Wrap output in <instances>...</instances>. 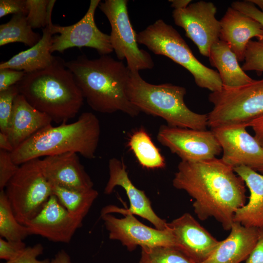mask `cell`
Returning <instances> with one entry per match:
<instances>
[{"instance_id":"obj_1","label":"cell","mask_w":263,"mask_h":263,"mask_svg":"<svg viewBox=\"0 0 263 263\" xmlns=\"http://www.w3.org/2000/svg\"><path fill=\"white\" fill-rule=\"evenodd\" d=\"M172 185L193 198L200 220L214 218L225 230H230L236 211L246 204L244 181L221 158L181 161Z\"/></svg>"},{"instance_id":"obj_2","label":"cell","mask_w":263,"mask_h":263,"mask_svg":"<svg viewBox=\"0 0 263 263\" xmlns=\"http://www.w3.org/2000/svg\"><path fill=\"white\" fill-rule=\"evenodd\" d=\"M89 106L104 113L121 112L131 117L139 110L127 95L130 70L122 61L109 55L90 59L85 55L65 61Z\"/></svg>"},{"instance_id":"obj_3","label":"cell","mask_w":263,"mask_h":263,"mask_svg":"<svg viewBox=\"0 0 263 263\" xmlns=\"http://www.w3.org/2000/svg\"><path fill=\"white\" fill-rule=\"evenodd\" d=\"M16 85L30 104L56 123L74 118L83 103L73 74L58 57L44 69L26 73Z\"/></svg>"},{"instance_id":"obj_4","label":"cell","mask_w":263,"mask_h":263,"mask_svg":"<svg viewBox=\"0 0 263 263\" xmlns=\"http://www.w3.org/2000/svg\"><path fill=\"white\" fill-rule=\"evenodd\" d=\"M100 132L96 115L84 112L74 122L51 125L40 130L15 148L11 156L19 166L33 159L67 152L92 159L95 157Z\"/></svg>"},{"instance_id":"obj_5","label":"cell","mask_w":263,"mask_h":263,"mask_svg":"<svg viewBox=\"0 0 263 263\" xmlns=\"http://www.w3.org/2000/svg\"><path fill=\"white\" fill-rule=\"evenodd\" d=\"M185 88L164 83L155 85L144 80L138 71H130L127 95L139 111L162 118L172 127L205 130L207 114L190 110L184 102Z\"/></svg>"},{"instance_id":"obj_6","label":"cell","mask_w":263,"mask_h":263,"mask_svg":"<svg viewBox=\"0 0 263 263\" xmlns=\"http://www.w3.org/2000/svg\"><path fill=\"white\" fill-rule=\"evenodd\" d=\"M136 39L154 54L167 56L186 69L199 87L211 92L223 88L218 73L200 62L180 34L163 20H157L137 33Z\"/></svg>"},{"instance_id":"obj_7","label":"cell","mask_w":263,"mask_h":263,"mask_svg":"<svg viewBox=\"0 0 263 263\" xmlns=\"http://www.w3.org/2000/svg\"><path fill=\"white\" fill-rule=\"evenodd\" d=\"M209 101L213 105L207 114L211 129L241 126L263 114V78L238 87L223 86L211 92Z\"/></svg>"},{"instance_id":"obj_8","label":"cell","mask_w":263,"mask_h":263,"mask_svg":"<svg viewBox=\"0 0 263 263\" xmlns=\"http://www.w3.org/2000/svg\"><path fill=\"white\" fill-rule=\"evenodd\" d=\"M4 191L17 220L25 225L40 211L52 194V185L43 172L41 159H33L19 165Z\"/></svg>"},{"instance_id":"obj_9","label":"cell","mask_w":263,"mask_h":263,"mask_svg":"<svg viewBox=\"0 0 263 263\" xmlns=\"http://www.w3.org/2000/svg\"><path fill=\"white\" fill-rule=\"evenodd\" d=\"M127 0H105L98 7L111 27V43L117 58L125 59L131 71L151 69L154 64L150 55L139 48L136 35L130 20Z\"/></svg>"},{"instance_id":"obj_10","label":"cell","mask_w":263,"mask_h":263,"mask_svg":"<svg viewBox=\"0 0 263 263\" xmlns=\"http://www.w3.org/2000/svg\"><path fill=\"white\" fill-rule=\"evenodd\" d=\"M101 218L109 232V239L120 241L130 251L138 246L141 248L158 246L174 247L173 235L168 226L163 230L148 226L132 214L113 205L102 208Z\"/></svg>"},{"instance_id":"obj_11","label":"cell","mask_w":263,"mask_h":263,"mask_svg":"<svg viewBox=\"0 0 263 263\" xmlns=\"http://www.w3.org/2000/svg\"><path fill=\"white\" fill-rule=\"evenodd\" d=\"M100 0H91L88 10L76 23L69 26L54 24L50 19L48 27L53 36L50 52L63 53L66 50L76 47L95 49L101 55H108L113 51L110 36L101 32L94 20L96 8Z\"/></svg>"},{"instance_id":"obj_12","label":"cell","mask_w":263,"mask_h":263,"mask_svg":"<svg viewBox=\"0 0 263 263\" xmlns=\"http://www.w3.org/2000/svg\"><path fill=\"white\" fill-rule=\"evenodd\" d=\"M157 140L178 156L181 161L208 160L216 157L222 151L211 130H199L162 125L159 128Z\"/></svg>"},{"instance_id":"obj_13","label":"cell","mask_w":263,"mask_h":263,"mask_svg":"<svg viewBox=\"0 0 263 263\" xmlns=\"http://www.w3.org/2000/svg\"><path fill=\"white\" fill-rule=\"evenodd\" d=\"M216 12L212 2L201 0L172 12L174 23L184 29L200 53L208 57L211 47L219 39L221 26L215 17Z\"/></svg>"},{"instance_id":"obj_14","label":"cell","mask_w":263,"mask_h":263,"mask_svg":"<svg viewBox=\"0 0 263 263\" xmlns=\"http://www.w3.org/2000/svg\"><path fill=\"white\" fill-rule=\"evenodd\" d=\"M246 128L236 126L211 130L221 145L225 163L233 168L244 166L258 171L263 168V148Z\"/></svg>"},{"instance_id":"obj_15","label":"cell","mask_w":263,"mask_h":263,"mask_svg":"<svg viewBox=\"0 0 263 263\" xmlns=\"http://www.w3.org/2000/svg\"><path fill=\"white\" fill-rule=\"evenodd\" d=\"M174 237V247L194 263H203L220 243L189 213L168 223Z\"/></svg>"},{"instance_id":"obj_16","label":"cell","mask_w":263,"mask_h":263,"mask_svg":"<svg viewBox=\"0 0 263 263\" xmlns=\"http://www.w3.org/2000/svg\"><path fill=\"white\" fill-rule=\"evenodd\" d=\"M30 235H39L56 243H69L82 221L72 216L52 194L40 211L25 225Z\"/></svg>"},{"instance_id":"obj_17","label":"cell","mask_w":263,"mask_h":263,"mask_svg":"<svg viewBox=\"0 0 263 263\" xmlns=\"http://www.w3.org/2000/svg\"><path fill=\"white\" fill-rule=\"evenodd\" d=\"M108 168L109 178L104 189V194H110L116 187H121L130 202L128 208H123L125 211L145 219L158 229L167 228L168 223L154 211L145 192L137 188L130 180L124 162L117 158H111Z\"/></svg>"},{"instance_id":"obj_18","label":"cell","mask_w":263,"mask_h":263,"mask_svg":"<svg viewBox=\"0 0 263 263\" xmlns=\"http://www.w3.org/2000/svg\"><path fill=\"white\" fill-rule=\"evenodd\" d=\"M43 172L52 186L83 189L93 188L94 183L77 153L67 152L41 159Z\"/></svg>"},{"instance_id":"obj_19","label":"cell","mask_w":263,"mask_h":263,"mask_svg":"<svg viewBox=\"0 0 263 263\" xmlns=\"http://www.w3.org/2000/svg\"><path fill=\"white\" fill-rule=\"evenodd\" d=\"M219 39L226 42L238 61H243L248 43L263 37V26L247 15L229 7L220 20Z\"/></svg>"},{"instance_id":"obj_20","label":"cell","mask_w":263,"mask_h":263,"mask_svg":"<svg viewBox=\"0 0 263 263\" xmlns=\"http://www.w3.org/2000/svg\"><path fill=\"white\" fill-rule=\"evenodd\" d=\"M52 120L30 104L20 94L14 101L7 135L14 149L40 130L51 125Z\"/></svg>"},{"instance_id":"obj_21","label":"cell","mask_w":263,"mask_h":263,"mask_svg":"<svg viewBox=\"0 0 263 263\" xmlns=\"http://www.w3.org/2000/svg\"><path fill=\"white\" fill-rule=\"evenodd\" d=\"M230 230L203 263H240L246 260L256 244L259 229L233 222Z\"/></svg>"},{"instance_id":"obj_22","label":"cell","mask_w":263,"mask_h":263,"mask_svg":"<svg viewBox=\"0 0 263 263\" xmlns=\"http://www.w3.org/2000/svg\"><path fill=\"white\" fill-rule=\"evenodd\" d=\"M233 169L250 192L248 202L236 211L233 222L247 227L263 229V174L244 166Z\"/></svg>"},{"instance_id":"obj_23","label":"cell","mask_w":263,"mask_h":263,"mask_svg":"<svg viewBox=\"0 0 263 263\" xmlns=\"http://www.w3.org/2000/svg\"><path fill=\"white\" fill-rule=\"evenodd\" d=\"M52 38L48 26L42 29L41 38L37 44L1 62L0 69L9 68L29 73L49 67L57 57L50 52Z\"/></svg>"},{"instance_id":"obj_24","label":"cell","mask_w":263,"mask_h":263,"mask_svg":"<svg viewBox=\"0 0 263 263\" xmlns=\"http://www.w3.org/2000/svg\"><path fill=\"white\" fill-rule=\"evenodd\" d=\"M208 58L211 65L218 70L223 86L238 87L254 80L240 66L228 44L220 39L211 47Z\"/></svg>"},{"instance_id":"obj_25","label":"cell","mask_w":263,"mask_h":263,"mask_svg":"<svg viewBox=\"0 0 263 263\" xmlns=\"http://www.w3.org/2000/svg\"><path fill=\"white\" fill-rule=\"evenodd\" d=\"M52 194L75 218L83 221L98 193L93 188L76 189L52 186Z\"/></svg>"},{"instance_id":"obj_26","label":"cell","mask_w":263,"mask_h":263,"mask_svg":"<svg viewBox=\"0 0 263 263\" xmlns=\"http://www.w3.org/2000/svg\"><path fill=\"white\" fill-rule=\"evenodd\" d=\"M128 146L142 167L157 169L166 166L164 157L143 128H140L132 134L129 139Z\"/></svg>"},{"instance_id":"obj_27","label":"cell","mask_w":263,"mask_h":263,"mask_svg":"<svg viewBox=\"0 0 263 263\" xmlns=\"http://www.w3.org/2000/svg\"><path fill=\"white\" fill-rule=\"evenodd\" d=\"M33 29L26 16L13 15L9 21L0 25V46L14 42L22 43L30 47L35 45L42 36Z\"/></svg>"},{"instance_id":"obj_28","label":"cell","mask_w":263,"mask_h":263,"mask_svg":"<svg viewBox=\"0 0 263 263\" xmlns=\"http://www.w3.org/2000/svg\"><path fill=\"white\" fill-rule=\"evenodd\" d=\"M0 235L8 241H23L31 235L28 227L17 220L4 190L0 191Z\"/></svg>"},{"instance_id":"obj_29","label":"cell","mask_w":263,"mask_h":263,"mask_svg":"<svg viewBox=\"0 0 263 263\" xmlns=\"http://www.w3.org/2000/svg\"><path fill=\"white\" fill-rule=\"evenodd\" d=\"M139 263H194L174 247H142Z\"/></svg>"},{"instance_id":"obj_30","label":"cell","mask_w":263,"mask_h":263,"mask_svg":"<svg viewBox=\"0 0 263 263\" xmlns=\"http://www.w3.org/2000/svg\"><path fill=\"white\" fill-rule=\"evenodd\" d=\"M55 0H26L27 22L33 28H46L52 19Z\"/></svg>"},{"instance_id":"obj_31","label":"cell","mask_w":263,"mask_h":263,"mask_svg":"<svg viewBox=\"0 0 263 263\" xmlns=\"http://www.w3.org/2000/svg\"><path fill=\"white\" fill-rule=\"evenodd\" d=\"M19 94L17 85L0 92V132L6 134L12 114L14 101Z\"/></svg>"},{"instance_id":"obj_32","label":"cell","mask_w":263,"mask_h":263,"mask_svg":"<svg viewBox=\"0 0 263 263\" xmlns=\"http://www.w3.org/2000/svg\"><path fill=\"white\" fill-rule=\"evenodd\" d=\"M244 61L242 68L244 72L255 71L263 72V37L249 42Z\"/></svg>"},{"instance_id":"obj_33","label":"cell","mask_w":263,"mask_h":263,"mask_svg":"<svg viewBox=\"0 0 263 263\" xmlns=\"http://www.w3.org/2000/svg\"><path fill=\"white\" fill-rule=\"evenodd\" d=\"M19 167L13 161L10 152L0 150V191L4 190Z\"/></svg>"},{"instance_id":"obj_34","label":"cell","mask_w":263,"mask_h":263,"mask_svg":"<svg viewBox=\"0 0 263 263\" xmlns=\"http://www.w3.org/2000/svg\"><path fill=\"white\" fill-rule=\"evenodd\" d=\"M23 241H8L0 238V259L7 261L18 257L26 248Z\"/></svg>"},{"instance_id":"obj_35","label":"cell","mask_w":263,"mask_h":263,"mask_svg":"<svg viewBox=\"0 0 263 263\" xmlns=\"http://www.w3.org/2000/svg\"><path fill=\"white\" fill-rule=\"evenodd\" d=\"M43 247L40 244H37L32 246L27 247L16 258L5 263H50V261L46 259L43 260L37 259L42 254Z\"/></svg>"},{"instance_id":"obj_36","label":"cell","mask_w":263,"mask_h":263,"mask_svg":"<svg viewBox=\"0 0 263 263\" xmlns=\"http://www.w3.org/2000/svg\"><path fill=\"white\" fill-rule=\"evenodd\" d=\"M11 14L27 16L26 0H0V18Z\"/></svg>"},{"instance_id":"obj_37","label":"cell","mask_w":263,"mask_h":263,"mask_svg":"<svg viewBox=\"0 0 263 263\" xmlns=\"http://www.w3.org/2000/svg\"><path fill=\"white\" fill-rule=\"evenodd\" d=\"M25 74L23 71L9 68L0 69V92L16 85Z\"/></svg>"},{"instance_id":"obj_38","label":"cell","mask_w":263,"mask_h":263,"mask_svg":"<svg viewBox=\"0 0 263 263\" xmlns=\"http://www.w3.org/2000/svg\"><path fill=\"white\" fill-rule=\"evenodd\" d=\"M231 7L254 19L263 26V12L248 0L233 1Z\"/></svg>"},{"instance_id":"obj_39","label":"cell","mask_w":263,"mask_h":263,"mask_svg":"<svg viewBox=\"0 0 263 263\" xmlns=\"http://www.w3.org/2000/svg\"><path fill=\"white\" fill-rule=\"evenodd\" d=\"M258 229L257 242L246 259L245 263H263V229Z\"/></svg>"},{"instance_id":"obj_40","label":"cell","mask_w":263,"mask_h":263,"mask_svg":"<svg viewBox=\"0 0 263 263\" xmlns=\"http://www.w3.org/2000/svg\"><path fill=\"white\" fill-rule=\"evenodd\" d=\"M251 127L254 132V137L263 148V114L248 123L246 127Z\"/></svg>"},{"instance_id":"obj_41","label":"cell","mask_w":263,"mask_h":263,"mask_svg":"<svg viewBox=\"0 0 263 263\" xmlns=\"http://www.w3.org/2000/svg\"><path fill=\"white\" fill-rule=\"evenodd\" d=\"M0 150L11 152L14 148L8 135L0 132Z\"/></svg>"},{"instance_id":"obj_42","label":"cell","mask_w":263,"mask_h":263,"mask_svg":"<svg viewBox=\"0 0 263 263\" xmlns=\"http://www.w3.org/2000/svg\"><path fill=\"white\" fill-rule=\"evenodd\" d=\"M50 263H71L68 254L64 250L59 251Z\"/></svg>"},{"instance_id":"obj_43","label":"cell","mask_w":263,"mask_h":263,"mask_svg":"<svg viewBox=\"0 0 263 263\" xmlns=\"http://www.w3.org/2000/svg\"><path fill=\"white\" fill-rule=\"evenodd\" d=\"M171 3V7L174 10H180L187 8L191 2L190 0H170Z\"/></svg>"},{"instance_id":"obj_44","label":"cell","mask_w":263,"mask_h":263,"mask_svg":"<svg viewBox=\"0 0 263 263\" xmlns=\"http://www.w3.org/2000/svg\"><path fill=\"white\" fill-rule=\"evenodd\" d=\"M254 4L256 7L258 6L260 10L263 12V0H248Z\"/></svg>"},{"instance_id":"obj_45","label":"cell","mask_w":263,"mask_h":263,"mask_svg":"<svg viewBox=\"0 0 263 263\" xmlns=\"http://www.w3.org/2000/svg\"><path fill=\"white\" fill-rule=\"evenodd\" d=\"M258 171L260 172V173L263 174V168L259 169Z\"/></svg>"}]
</instances>
